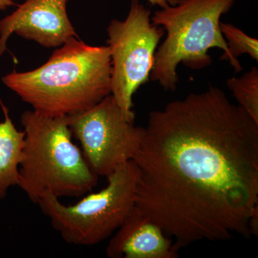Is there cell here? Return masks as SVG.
Wrapping results in <instances>:
<instances>
[{"label": "cell", "instance_id": "cell-1", "mask_svg": "<svg viewBox=\"0 0 258 258\" xmlns=\"http://www.w3.org/2000/svg\"><path fill=\"white\" fill-rule=\"evenodd\" d=\"M135 206L175 239L249 238L258 207V123L210 85L150 112L138 152Z\"/></svg>", "mask_w": 258, "mask_h": 258}, {"label": "cell", "instance_id": "cell-2", "mask_svg": "<svg viewBox=\"0 0 258 258\" xmlns=\"http://www.w3.org/2000/svg\"><path fill=\"white\" fill-rule=\"evenodd\" d=\"M112 66L108 46H91L72 37L40 67L3 77L33 111L68 117L92 108L111 94Z\"/></svg>", "mask_w": 258, "mask_h": 258}, {"label": "cell", "instance_id": "cell-3", "mask_svg": "<svg viewBox=\"0 0 258 258\" xmlns=\"http://www.w3.org/2000/svg\"><path fill=\"white\" fill-rule=\"evenodd\" d=\"M21 123L25 142L18 186L30 201L37 205L46 194L79 198L92 191L98 176L73 142L69 116L25 111Z\"/></svg>", "mask_w": 258, "mask_h": 258}, {"label": "cell", "instance_id": "cell-4", "mask_svg": "<svg viewBox=\"0 0 258 258\" xmlns=\"http://www.w3.org/2000/svg\"><path fill=\"white\" fill-rule=\"evenodd\" d=\"M236 0H177L174 6L161 8L154 13L152 23L161 26L166 38L157 47L151 80L166 91H174L179 77L180 63L189 69L202 70L212 64L209 50L223 51L221 59L230 61L235 72L242 66L231 54L221 30L220 20Z\"/></svg>", "mask_w": 258, "mask_h": 258}, {"label": "cell", "instance_id": "cell-5", "mask_svg": "<svg viewBox=\"0 0 258 258\" xmlns=\"http://www.w3.org/2000/svg\"><path fill=\"white\" fill-rule=\"evenodd\" d=\"M138 175L135 162L130 160L107 176L104 189L75 205H64L46 194L37 205L67 243L95 245L111 237L135 206Z\"/></svg>", "mask_w": 258, "mask_h": 258}, {"label": "cell", "instance_id": "cell-6", "mask_svg": "<svg viewBox=\"0 0 258 258\" xmlns=\"http://www.w3.org/2000/svg\"><path fill=\"white\" fill-rule=\"evenodd\" d=\"M111 54V95L123 115L134 123L132 98L150 78L158 45L165 34L152 23L151 12L132 0L124 20H113L107 28Z\"/></svg>", "mask_w": 258, "mask_h": 258}, {"label": "cell", "instance_id": "cell-7", "mask_svg": "<svg viewBox=\"0 0 258 258\" xmlns=\"http://www.w3.org/2000/svg\"><path fill=\"white\" fill-rule=\"evenodd\" d=\"M69 122L73 137L98 177H107L138 152L143 128L125 118L111 94L92 108L69 116Z\"/></svg>", "mask_w": 258, "mask_h": 258}, {"label": "cell", "instance_id": "cell-8", "mask_svg": "<svg viewBox=\"0 0 258 258\" xmlns=\"http://www.w3.org/2000/svg\"><path fill=\"white\" fill-rule=\"evenodd\" d=\"M69 0H25L0 20V56L13 33L47 48H57L78 37L67 13Z\"/></svg>", "mask_w": 258, "mask_h": 258}, {"label": "cell", "instance_id": "cell-9", "mask_svg": "<svg viewBox=\"0 0 258 258\" xmlns=\"http://www.w3.org/2000/svg\"><path fill=\"white\" fill-rule=\"evenodd\" d=\"M111 258H176L179 253L162 228L134 206L108 242Z\"/></svg>", "mask_w": 258, "mask_h": 258}, {"label": "cell", "instance_id": "cell-10", "mask_svg": "<svg viewBox=\"0 0 258 258\" xmlns=\"http://www.w3.org/2000/svg\"><path fill=\"white\" fill-rule=\"evenodd\" d=\"M0 104L5 115L4 121L0 122V199H3L10 187L18 186L25 133L16 128L1 100Z\"/></svg>", "mask_w": 258, "mask_h": 258}, {"label": "cell", "instance_id": "cell-11", "mask_svg": "<svg viewBox=\"0 0 258 258\" xmlns=\"http://www.w3.org/2000/svg\"><path fill=\"white\" fill-rule=\"evenodd\" d=\"M226 86L238 105L258 123V69L252 67L240 77L227 80Z\"/></svg>", "mask_w": 258, "mask_h": 258}, {"label": "cell", "instance_id": "cell-12", "mask_svg": "<svg viewBox=\"0 0 258 258\" xmlns=\"http://www.w3.org/2000/svg\"><path fill=\"white\" fill-rule=\"evenodd\" d=\"M220 30L227 42L231 54L237 59L242 55H248L258 61V40L230 23H220Z\"/></svg>", "mask_w": 258, "mask_h": 258}, {"label": "cell", "instance_id": "cell-13", "mask_svg": "<svg viewBox=\"0 0 258 258\" xmlns=\"http://www.w3.org/2000/svg\"><path fill=\"white\" fill-rule=\"evenodd\" d=\"M249 230L251 236L257 237L258 234V207L252 212L249 220Z\"/></svg>", "mask_w": 258, "mask_h": 258}, {"label": "cell", "instance_id": "cell-14", "mask_svg": "<svg viewBox=\"0 0 258 258\" xmlns=\"http://www.w3.org/2000/svg\"><path fill=\"white\" fill-rule=\"evenodd\" d=\"M154 6H159L161 8L174 6L177 3V0H148Z\"/></svg>", "mask_w": 258, "mask_h": 258}, {"label": "cell", "instance_id": "cell-15", "mask_svg": "<svg viewBox=\"0 0 258 258\" xmlns=\"http://www.w3.org/2000/svg\"><path fill=\"white\" fill-rule=\"evenodd\" d=\"M15 5V0H0V10H7Z\"/></svg>", "mask_w": 258, "mask_h": 258}]
</instances>
